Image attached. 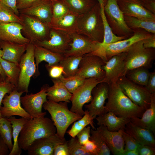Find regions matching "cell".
<instances>
[{
	"instance_id": "obj_1",
	"label": "cell",
	"mask_w": 155,
	"mask_h": 155,
	"mask_svg": "<svg viewBox=\"0 0 155 155\" xmlns=\"http://www.w3.org/2000/svg\"><path fill=\"white\" fill-rule=\"evenodd\" d=\"M108 85L105 113L111 112L118 116L130 119L142 117L145 109L134 103L123 92L117 83Z\"/></svg>"
},
{
	"instance_id": "obj_2",
	"label": "cell",
	"mask_w": 155,
	"mask_h": 155,
	"mask_svg": "<svg viewBox=\"0 0 155 155\" xmlns=\"http://www.w3.org/2000/svg\"><path fill=\"white\" fill-rule=\"evenodd\" d=\"M56 129L52 120L44 117L28 120L24 125L18 139V144L22 150L27 151L36 140L54 135Z\"/></svg>"
},
{
	"instance_id": "obj_3",
	"label": "cell",
	"mask_w": 155,
	"mask_h": 155,
	"mask_svg": "<svg viewBox=\"0 0 155 155\" xmlns=\"http://www.w3.org/2000/svg\"><path fill=\"white\" fill-rule=\"evenodd\" d=\"M77 33L93 41L99 43L103 42L104 29L98 2L89 11L79 16Z\"/></svg>"
},
{
	"instance_id": "obj_4",
	"label": "cell",
	"mask_w": 155,
	"mask_h": 155,
	"mask_svg": "<svg viewBox=\"0 0 155 155\" xmlns=\"http://www.w3.org/2000/svg\"><path fill=\"white\" fill-rule=\"evenodd\" d=\"M67 103L65 102H56L48 100L43 105L44 109L51 116L56 129V133L63 139L65 138V135L69 126L82 117L69 110Z\"/></svg>"
},
{
	"instance_id": "obj_5",
	"label": "cell",
	"mask_w": 155,
	"mask_h": 155,
	"mask_svg": "<svg viewBox=\"0 0 155 155\" xmlns=\"http://www.w3.org/2000/svg\"><path fill=\"white\" fill-rule=\"evenodd\" d=\"M143 40L132 45L126 51L125 59V75L126 72L135 68L152 67L155 58V48H146L143 46Z\"/></svg>"
},
{
	"instance_id": "obj_6",
	"label": "cell",
	"mask_w": 155,
	"mask_h": 155,
	"mask_svg": "<svg viewBox=\"0 0 155 155\" xmlns=\"http://www.w3.org/2000/svg\"><path fill=\"white\" fill-rule=\"evenodd\" d=\"M104 10L107 22L115 34L126 38L133 34V30L126 23L124 14L119 7L117 0H107Z\"/></svg>"
},
{
	"instance_id": "obj_7",
	"label": "cell",
	"mask_w": 155,
	"mask_h": 155,
	"mask_svg": "<svg viewBox=\"0 0 155 155\" xmlns=\"http://www.w3.org/2000/svg\"><path fill=\"white\" fill-rule=\"evenodd\" d=\"M19 16L22 27V33L30 42H35L48 40L50 28L48 25L34 17L20 13Z\"/></svg>"
},
{
	"instance_id": "obj_8",
	"label": "cell",
	"mask_w": 155,
	"mask_h": 155,
	"mask_svg": "<svg viewBox=\"0 0 155 155\" xmlns=\"http://www.w3.org/2000/svg\"><path fill=\"white\" fill-rule=\"evenodd\" d=\"M34 55V46L29 42L19 63L20 73L16 88L19 92H28L30 79L34 75L36 72Z\"/></svg>"
},
{
	"instance_id": "obj_9",
	"label": "cell",
	"mask_w": 155,
	"mask_h": 155,
	"mask_svg": "<svg viewBox=\"0 0 155 155\" xmlns=\"http://www.w3.org/2000/svg\"><path fill=\"white\" fill-rule=\"evenodd\" d=\"M117 83L123 92L135 104L145 110L150 107L151 94L145 86L133 82L125 75L120 77Z\"/></svg>"
},
{
	"instance_id": "obj_10",
	"label": "cell",
	"mask_w": 155,
	"mask_h": 155,
	"mask_svg": "<svg viewBox=\"0 0 155 155\" xmlns=\"http://www.w3.org/2000/svg\"><path fill=\"white\" fill-rule=\"evenodd\" d=\"M102 82V81L95 78L86 79L84 83L72 93L70 100L72 105L70 110L83 116L85 114V111L83 109L84 106L85 104L90 102L92 98L93 89Z\"/></svg>"
},
{
	"instance_id": "obj_11",
	"label": "cell",
	"mask_w": 155,
	"mask_h": 155,
	"mask_svg": "<svg viewBox=\"0 0 155 155\" xmlns=\"http://www.w3.org/2000/svg\"><path fill=\"white\" fill-rule=\"evenodd\" d=\"M106 62L97 55H85L80 61L76 75L86 79L95 78L102 81L105 75L103 67Z\"/></svg>"
},
{
	"instance_id": "obj_12",
	"label": "cell",
	"mask_w": 155,
	"mask_h": 155,
	"mask_svg": "<svg viewBox=\"0 0 155 155\" xmlns=\"http://www.w3.org/2000/svg\"><path fill=\"white\" fill-rule=\"evenodd\" d=\"M49 87L44 85L37 93L26 94L21 97L23 108L32 118L44 117L46 115V112H43L42 109L44 104L47 101L46 90Z\"/></svg>"
},
{
	"instance_id": "obj_13",
	"label": "cell",
	"mask_w": 155,
	"mask_h": 155,
	"mask_svg": "<svg viewBox=\"0 0 155 155\" xmlns=\"http://www.w3.org/2000/svg\"><path fill=\"white\" fill-rule=\"evenodd\" d=\"M24 93L15 88L5 96L2 102L3 106H1L0 109L2 117L9 118L18 116L28 120L32 118L21 106L20 97Z\"/></svg>"
},
{
	"instance_id": "obj_14",
	"label": "cell",
	"mask_w": 155,
	"mask_h": 155,
	"mask_svg": "<svg viewBox=\"0 0 155 155\" xmlns=\"http://www.w3.org/2000/svg\"><path fill=\"white\" fill-rule=\"evenodd\" d=\"M69 48L63 54L64 57L83 56L97 50L100 43L91 40L87 36L77 33L70 35Z\"/></svg>"
},
{
	"instance_id": "obj_15",
	"label": "cell",
	"mask_w": 155,
	"mask_h": 155,
	"mask_svg": "<svg viewBox=\"0 0 155 155\" xmlns=\"http://www.w3.org/2000/svg\"><path fill=\"white\" fill-rule=\"evenodd\" d=\"M133 34L131 37L116 42L107 44L104 53L107 60L113 56L126 52L131 46L135 42L151 37L154 34L149 33L142 29L133 30Z\"/></svg>"
},
{
	"instance_id": "obj_16",
	"label": "cell",
	"mask_w": 155,
	"mask_h": 155,
	"mask_svg": "<svg viewBox=\"0 0 155 155\" xmlns=\"http://www.w3.org/2000/svg\"><path fill=\"white\" fill-rule=\"evenodd\" d=\"M127 54V52L118 54L106 62L103 67L105 75L102 82L108 85L115 83L120 77L125 75V60Z\"/></svg>"
},
{
	"instance_id": "obj_17",
	"label": "cell",
	"mask_w": 155,
	"mask_h": 155,
	"mask_svg": "<svg viewBox=\"0 0 155 155\" xmlns=\"http://www.w3.org/2000/svg\"><path fill=\"white\" fill-rule=\"evenodd\" d=\"M71 41L70 35L50 28L49 38L37 42L33 44L44 47L56 53L62 55L69 48Z\"/></svg>"
},
{
	"instance_id": "obj_18",
	"label": "cell",
	"mask_w": 155,
	"mask_h": 155,
	"mask_svg": "<svg viewBox=\"0 0 155 155\" xmlns=\"http://www.w3.org/2000/svg\"><path fill=\"white\" fill-rule=\"evenodd\" d=\"M108 90L109 85L105 82L98 84L93 88L90 103L85 105L91 116L96 118L105 113L104 104L108 97Z\"/></svg>"
},
{
	"instance_id": "obj_19",
	"label": "cell",
	"mask_w": 155,
	"mask_h": 155,
	"mask_svg": "<svg viewBox=\"0 0 155 155\" xmlns=\"http://www.w3.org/2000/svg\"><path fill=\"white\" fill-rule=\"evenodd\" d=\"M66 141L56 133L34 141L29 147L27 153L29 155H53L56 146Z\"/></svg>"
},
{
	"instance_id": "obj_20",
	"label": "cell",
	"mask_w": 155,
	"mask_h": 155,
	"mask_svg": "<svg viewBox=\"0 0 155 155\" xmlns=\"http://www.w3.org/2000/svg\"><path fill=\"white\" fill-rule=\"evenodd\" d=\"M96 129L113 154L123 155L125 144L122 131L124 129L111 131H109L106 126L101 125Z\"/></svg>"
},
{
	"instance_id": "obj_21",
	"label": "cell",
	"mask_w": 155,
	"mask_h": 155,
	"mask_svg": "<svg viewBox=\"0 0 155 155\" xmlns=\"http://www.w3.org/2000/svg\"><path fill=\"white\" fill-rule=\"evenodd\" d=\"M19 11L20 13L36 17L48 25L52 18V1L38 0L29 7Z\"/></svg>"
},
{
	"instance_id": "obj_22",
	"label": "cell",
	"mask_w": 155,
	"mask_h": 155,
	"mask_svg": "<svg viewBox=\"0 0 155 155\" xmlns=\"http://www.w3.org/2000/svg\"><path fill=\"white\" fill-rule=\"evenodd\" d=\"M117 3L125 15L155 21V14L137 2L130 0H117Z\"/></svg>"
},
{
	"instance_id": "obj_23",
	"label": "cell",
	"mask_w": 155,
	"mask_h": 155,
	"mask_svg": "<svg viewBox=\"0 0 155 155\" xmlns=\"http://www.w3.org/2000/svg\"><path fill=\"white\" fill-rule=\"evenodd\" d=\"M28 43L20 44L0 40V48L3 51L1 58L19 65L21 59L25 52Z\"/></svg>"
},
{
	"instance_id": "obj_24",
	"label": "cell",
	"mask_w": 155,
	"mask_h": 155,
	"mask_svg": "<svg viewBox=\"0 0 155 155\" xmlns=\"http://www.w3.org/2000/svg\"><path fill=\"white\" fill-rule=\"evenodd\" d=\"M22 25L18 23H0V40L20 44L29 43V41L22 35Z\"/></svg>"
},
{
	"instance_id": "obj_25",
	"label": "cell",
	"mask_w": 155,
	"mask_h": 155,
	"mask_svg": "<svg viewBox=\"0 0 155 155\" xmlns=\"http://www.w3.org/2000/svg\"><path fill=\"white\" fill-rule=\"evenodd\" d=\"M79 16L70 11L58 19L52 20L48 26L50 28L69 35L77 33Z\"/></svg>"
},
{
	"instance_id": "obj_26",
	"label": "cell",
	"mask_w": 155,
	"mask_h": 155,
	"mask_svg": "<svg viewBox=\"0 0 155 155\" xmlns=\"http://www.w3.org/2000/svg\"><path fill=\"white\" fill-rule=\"evenodd\" d=\"M124 131L139 144L155 147L154 134L151 131L137 126L131 121L126 125Z\"/></svg>"
},
{
	"instance_id": "obj_27",
	"label": "cell",
	"mask_w": 155,
	"mask_h": 155,
	"mask_svg": "<svg viewBox=\"0 0 155 155\" xmlns=\"http://www.w3.org/2000/svg\"><path fill=\"white\" fill-rule=\"evenodd\" d=\"M34 46V59L36 67V73L34 75L35 77L40 75L38 67L41 62L45 61L49 65L58 64L64 57L63 55L54 53L43 47Z\"/></svg>"
},
{
	"instance_id": "obj_28",
	"label": "cell",
	"mask_w": 155,
	"mask_h": 155,
	"mask_svg": "<svg viewBox=\"0 0 155 155\" xmlns=\"http://www.w3.org/2000/svg\"><path fill=\"white\" fill-rule=\"evenodd\" d=\"M106 0H97L100 5L104 29L103 41L102 43H100L99 48L96 51V54L100 56L104 55V49L107 44L126 38L125 37L117 36L112 32L106 20L104 12V7Z\"/></svg>"
},
{
	"instance_id": "obj_29",
	"label": "cell",
	"mask_w": 155,
	"mask_h": 155,
	"mask_svg": "<svg viewBox=\"0 0 155 155\" xmlns=\"http://www.w3.org/2000/svg\"><path fill=\"white\" fill-rule=\"evenodd\" d=\"M98 126H106L110 131H115L124 129L126 125L130 122V119L118 116L111 112H108L96 118Z\"/></svg>"
},
{
	"instance_id": "obj_30",
	"label": "cell",
	"mask_w": 155,
	"mask_h": 155,
	"mask_svg": "<svg viewBox=\"0 0 155 155\" xmlns=\"http://www.w3.org/2000/svg\"><path fill=\"white\" fill-rule=\"evenodd\" d=\"M130 121L139 127L149 130L155 133V94H151L150 107L146 109L140 118L130 119Z\"/></svg>"
},
{
	"instance_id": "obj_31",
	"label": "cell",
	"mask_w": 155,
	"mask_h": 155,
	"mask_svg": "<svg viewBox=\"0 0 155 155\" xmlns=\"http://www.w3.org/2000/svg\"><path fill=\"white\" fill-rule=\"evenodd\" d=\"M53 86L49 87L46 90L47 98L52 101L69 102L72 94L63 85L59 79H52Z\"/></svg>"
},
{
	"instance_id": "obj_32",
	"label": "cell",
	"mask_w": 155,
	"mask_h": 155,
	"mask_svg": "<svg viewBox=\"0 0 155 155\" xmlns=\"http://www.w3.org/2000/svg\"><path fill=\"white\" fill-rule=\"evenodd\" d=\"M8 119L12 125L13 141V148L9 155H20L22 153V149L18 145V139L22 127L28 119L23 117L18 119L13 116Z\"/></svg>"
},
{
	"instance_id": "obj_33",
	"label": "cell",
	"mask_w": 155,
	"mask_h": 155,
	"mask_svg": "<svg viewBox=\"0 0 155 155\" xmlns=\"http://www.w3.org/2000/svg\"><path fill=\"white\" fill-rule=\"evenodd\" d=\"M125 22L130 29H142L152 34H155V21L148 20L124 15Z\"/></svg>"
},
{
	"instance_id": "obj_34",
	"label": "cell",
	"mask_w": 155,
	"mask_h": 155,
	"mask_svg": "<svg viewBox=\"0 0 155 155\" xmlns=\"http://www.w3.org/2000/svg\"><path fill=\"white\" fill-rule=\"evenodd\" d=\"M70 10L78 15L89 11L97 3V0H63Z\"/></svg>"
},
{
	"instance_id": "obj_35",
	"label": "cell",
	"mask_w": 155,
	"mask_h": 155,
	"mask_svg": "<svg viewBox=\"0 0 155 155\" xmlns=\"http://www.w3.org/2000/svg\"><path fill=\"white\" fill-rule=\"evenodd\" d=\"M82 57H64L59 63L63 68V77L67 78L76 75Z\"/></svg>"
},
{
	"instance_id": "obj_36",
	"label": "cell",
	"mask_w": 155,
	"mask_h": 155,
	"mask_svg": "<svg viewBox=\"0 0 155 155\" xmlns=\"http://www.w3.org/2000/svg\"><path fill=\"white\" fill-rule=\"evenodd\" d=\"M0 63L7 76L6 80L15 86L16 89L20 73L19 65L0 58Z\"/></svg>"
},
{
	"instance_id": "obj_37",
	"label": "cell",
	"mask_w": 155,
	"mask_h": 155,
	"mask_svg": "<svg viewBox=\"0 0 155 155\" xmlns=\"http://www.w3.org/2000/svg\"><path fill=\"white\" fill-rule=\"evenodd\" d=\"M150 73L148 69L140 67L127 71L125 75L128 79L133 82L146 86L148 82Z\"/></svg>"
},
{
	"instance_id": "obj_38",
	"label": "cell",
	"mask_w": 155,
	"mask_h": 155,
	"mask_svg": "<svg viewBox=\"0 0 155 155\" xmlns=\"http://www.w3.org/2000/svg\"><path fill=\"white\" fill-rule=\"evenodd\" d=\"M96 118L94 116H91L88 111H85V114L80 119L74 122L70 129L67 133L71 137H75L77 134L88 125H90L92 129H95L93 124V120Z\"/></svg>"
},
{
	"instance_id": "obj_39",
	"label": "cell",
	"mask_w": 155,
	"mask_h": 155,
	"mask_svg": "<svg viewBox=\"0 0 155 155\" xmlns=\"http://www.w3.org/2000/svg\"><path fill=\"white\" fill-rule=\"evenodd\" d=\"M12 132V125L8 118L3 117L0 118V134L10 152L13 146Z\"/></svg>"
},
{
	"instance_id": "obj_40",
	"label": "cell",
	"mask_w": 155,
	"mask_h": 155,
	"mask_svg": "<svg viewBox=\"0 0 155 155\" xmlns=\"http://www.w3.org/2000/svg\"><path fill=\"white\" fill-rule=\"evenodd\" d=\"M11 23L21 24V19L12 9L0 1V23Z\"/></svg>"
},
{
	"instance_id": "obj_41",
	"label": "cell",
	"mask_w": 155,
	"mask_h": 155,
	"mask_svg": "<svg viewBox=\"0 0 155 155\" xmlns=\"http://www.w3.org/2000/svg\"><path fill=\"white\" fill-rule=\"evenodd\" d=\"M59 79L68 91L71 93L82 84L86 79L77 75L67 78L64 77L62 75Z\"/></svg>"
},
{
	"instance_id": "obj_42",
	"label": "cell",
	"mask_w": 155,
	"mask_h": 155,
	"mask_svg": "<svg viewBox=\"0 0 155 155\" xmlns=\"http://www.w3.org/2000/svg\"><path fill=\"white\" fill-rule=\"evenodd\" d=\"M52 1V20L58 19L70 11L68 7L63 0Z\"/></svg>"
},
{
	"instance_id": "obj_43",
	"label": "cell",
	"mask_w": 155,
	"mask_h": 155,
	"mask_svg": "<svg viewBox=\"0 0 155 155\" xmlns=\"http://www.w3.org/2000/svg\"><path fill=\"white\" fill-rule=\"evenodd\" d=\"M90 139L93 140L99 152V155H110L111 151L106 143L96 129H91Z\"/></svg>"
},
{
	"instance_id": "obj_44",
	"label": "cell",
	"mask_w": 155,
	"mask_h": 155,
	"mask_svg": "<svg viewBox=\"0 0 155 155\" xmlns=\"http://www.w3.org/2000/svg\"><path fill=\"white\" fill-rule=\"evenodd\" d=\"M67 145L69 155H90L84 149L82 145L75 137L67 141Z\"/></svg>"
},
{
	"instance_id": "obj_45",
	"label": "cell",
	"mask_w": 155,
	"mask_h": 155,
	"mask_svg": "<svg viewBox=\"0 0 155 155\" xmlns=\"http://www.w3.org/2000/svg\"><path fill=\"white\" fill-rule=\"evenodd\" d=\"M15 88H16L15 86L6 79L0 82V109L5 96L6 94H9ZM2 117L0 111V118Z\"/></svg>"
},
{
	"instance_id": "obj_46",
	"label": "cell",
	"mask_w": 155,
	"mask_h": 155,
	"mask_svg": "<svg viewBox=\"0 0 155 155\" xmlns=\"http://www.w3.org/2000/svg\"><path fill=\"white\" fill-rule=\"evenodd\" d=\"M122 136L125 144L124 152L137 148L139 144L134 138L126 133L124 130L122 131Z\"/></svg>"
},
{
	"instance_id": "obj_47",
	"label": "cell",
	"mask_w": 155,
	"mask_h": 155,
	"mask_svg": "<svg viewBox=\"0 0 155 155\" xmlns=\"http://www.w3.org/2000/svg\"><path fill=\"white\" fill-rule=\"evenodd\" d=\"M45 66L49 76L52 79H59L63 75V68L59 63L52 65L47 64Z\"/></svg>"
},
{
	"instance_id": "obj_48",
	"label": "cell",
	"mask_w": 155,
	"mask_h": 155,
	"mask_svg": "<svg viewBox=\"0 0 155 155\" xmlns=\"http://www.w3.org/2000/svg\"><path fill=\"white\" fill-rule=\"evenodd\" d=\"M91 127H85L76 135V136L80 143L83 145L90 139L91 133Z\"/></svg>"
},
{
	"instance_id": "obj_49",
	"label": "cell",
	"mask_w": 155,
	"mask_h": 155,
	"mask_svg": "<svg viewBox=\"0 0 155 155\" xmlns=\"http://www.w3.org/2000/svg\"><path fill=\"white\" fill-rule=\"evenodd\" d=\"M84 149L90 155H99V150L94 141L90 139L82 145Z\"/></svg>"
},
{
	"instance_id": "obj_50",
	"label": "cell",
	"mask_w": 155,
	"mask_h": 155,
	"mask_svg": "<svg viewBox=\"0 0 155 155\" xmlns=\"http://www.w3.org/2000/svg\"><path fill=\"white\" fill-rule=\"evenodd\" d=\"M139 155H154L155 147L139 144L137 148Z\"/></svg>"
},
{
	"instance_id": "obj_51",
	"label": "cell",
	"mask_w": 155,
	"mask_h": 155,
	"mask_svg": "<svg viewBox=\"0 0 155 155\" xmlns=\"http://www.w3.org/2000/svg\"><path fill=\"white\" fill-rule=\"evenodd\" d=\"M53 155H69L67 141L57 146L54 149Z\"/></svg>"
},
{
	"instance_id": "obj_52",
	"label": "cell",
	"mask_w": 155,
	"mask_h": 155,
	"mask_svg": "<svg viewBox=\"0 0 155 155\" xmlns=\"http://www.w3.org/2000/svg\"><path fill=\"white\" fill-rule=\"evenodd\" d=\"M137 2L155 14V0H130Z\"/></svg>"
},
{
	"instance_id": "obj_53",
	"label": "cell",
	"mask_w": 155,
	"mask_h": 155,
	"mask_svg": "<svg viewBox=\"0 0 155 155\" xmlns=\"http://www.w3.org/2000/svg\"><path fill=\"white\" fill-rule=\"evenodd\" d=\"M151 94H155V72H150L147 85L145 86Z\"/></svg>"
},
{
	"instance_id": "obj_54",
	"label": "cell",
	"mask_w": 155,
	"mask_h": 155,
	"mask_svg": "<svg viewBox=\"0 0 155 155\" xmlns=\"http://www.w3.org/2000/svg\"><path fill=\"white\" fill-rule=\"evenodd\" d=\"M38 0H16V6L18 11L27 8Z\"/></svg>"
},
{
	"instance_id": "obj_55",
	"label": "cell",
	"mask_w": 155,
	"mask_h": 155,
	"mask_svg": "<svg viewBox=\"0 0 155 155\" xmlns=\"http://www.w3.org/2000/svg\"><path fill=\"white\" fill-rule=\"evenodd\" d=\"M143 46L146 48H155V34L143 40Z\"/></svg>"
},
{
	"instance_id": "obj_56",
	"label": "cell",
	"mask_w": 155,
	"mask_h": 155,
	"mask_svg": "<svg viewBox=\"0 0 155 155\" xmlns=\"http://www.w3.org/2000/svg\"><path fill=\"white\" fill-rule=\"evenodd\" d=\"M16 0H0V1L12 9L19 16L20 13L16 6Z\"/></svg>"
},
{
	"instance_id": "obj_57",
	"label": "cell",
	"mask_w": 155,
	"mask_h": 155,
	"mask_svg": "<svg viewBox=\"0 0 155 155\" xmlns=\"http://www.w3.org/2000/svg\"><path fill=\"white\" fill-rule=\"evenodd\" d=\"M9 150L0 134V155H9Z\"/></svg>"
},
{
	"instance_id": "obj_58",
	"label": "cell",
	"mask_w": 155,
	"mask_h": 155,
	"mask_svg": "<svg viewBox=\"0 0 155 155\" xmlns=\"http://www.w3.org/2000/svg\"><path fill=\"white\" fill-rule=\"evenodd\" d=\"M123 155H139L137 148L124 152Z\"/></svg>"
},
{
	"instance_id": "obj_59",
	"label": "cell",
	"mask_w": 155,
	"mask_h": 155,
	"mask_svg": "<svg viewBox=\"0 0 155 155\" xmlns=\"http://www.w3.org/2000/svg\"><path fill=\"white\" fill-rule=\"evenodd\" d=\"M0 74L1 76L3 79V81L5 80L7 78L6 75L2 68L1 66L0 63Z\"/></svg>"
},
{
	"instance_id": "obj_60",
	"label": "cell",
	"mask_w": 155,
	"mask_h": 155,
	"mask_svg": "<svg viewBox=\"0 0 155 155\" xmlns=\"http://www.w3.org/2000/svg\"><path fill=\"white\" fill-rule=\"evenodd\" d=\"M3 55V51L2 49L0 48V58H2Z\"/></svg>"
},
{
	"instance_id": "obj_61",
	"label": "cell",
	"mask_w": 155,
	"mask_h": 155,
	"mask_svg": "<svg viewBox=\"0 0 155 155\" xmlns=\"http://www.w3.org/2000/svg\"><path fill=\"white\" fill-rule=\"evenodd\" d=\"M3 81L2 77L0 74V82Z\"/></svg>"
},
{
	"instance_id": "obj_62",
	"label": "cell",
	"mask_w": 155,
	"mask_h": 155,
	"mask_svg": "<svg viewBox=\"0 0 155 155\" xmlns=\"http://www.w3.org/2000/svg\"><path fill=\"white\" fill-rule=\"evenodd\" d=\"M50 0L51 1H55V0Z\"/></svg>"
}]
</instances>
